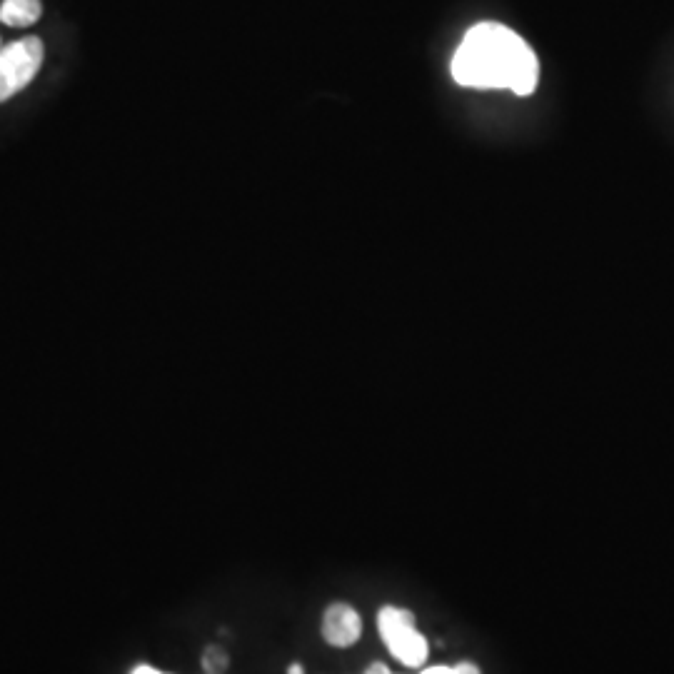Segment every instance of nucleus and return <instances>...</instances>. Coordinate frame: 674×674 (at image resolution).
<instances>
[{
  "mask_svg": "<svg viewBox=\"0 0 674 674\" xmlns=\"http://www.w3.org/2000/svg\"><path fill=\"white\" fill-rule=\"evenodd\" d=\"M537 73L540 68L530 45L500 23L475 25L452 58V75L467 88L530 95L537 85Z\"/></svg>",
  "mask_w": 674,
  "mask_h": 674,
  "instance_id": "1",
  "label": "nucleus"
},
{
  "mask_svg": "<svg viewBox=\"0 0 674 674\" xmlns=\"http://www.w3.org/2000/svg\"><path fill=\"white\" fill-rule=\"evenodd\" d=\"M377 627L380 637L392 652L395 660H400L407 667H422L427 660V640L425 635L417 632L415 615L402 607H382L377 612Z\"/></svg>",
  "mask_w": 674,
  "mask_h": 674,
  "instance_id": "2",
  "label": "nucleus"
},
{
  "mask_svg": "<svg viewBox=\"0 0 674 674\" xmlns=\"http://www.w3.org/2000/svg\"><path fill=\"white\" fill-rule=\"evenodd\" d=\"M43 40L28 35L0 50V103L28 88L43 65Z\"/></svg>",
  "mask_w": 674,
  "mask_h": 674,
  "instance_id": "3",
  "label": "nucleus"
},
{
  "mask_svg": "<svg viewBox=\"0 0 674 674\" xmlns=\"http://www.w3.org/2000/svg\"><path fill=\"white\" fill-rule=\"evenodd\" d=\"M323 640L333 647H352L362 635V620L350 605L335 602L323 615Z\"/></svg>",
  "mask_w": 674,
  "mask_h": 674,
  "instance_id": "4",
  "label": "nucleus"
},
{
  "mask_svg": "<svg viewBox=\"0 0 674 674\" xmlns=\"http://www.w3.org/2000/svg\"><path fill=\"white\" fill-rule=\"evenodd\" d=\"M43 15V3L40 0H3L0 5V23L10 28H28L38 23Z\"/></svg>",
  "mask_w": 674,
  "mask_h": 674,
  "instance_id": "5",
  "label": "nucleus"
},
{
  "mask_svg": "<svg viewBox=\"0 0 674 674\" xmlns=\"http://www.w3.org/2000/svg\"><path fill=\"white\" fill-rule=\"evenodd\" d=\"M203 670L208 674H223L228 670V655L220 647H208L203 655Z\"/></svg>",
  "mask_w": 674,
  "mask_h": 674,
  "instance_id": "6",
  "label": "nucleus"
},
{
  "mask_svg": "<svg viewBox=\"0 0 674 674\" xmlns=\"http://www.w3.org/2000/svg\"><path fill=\"white\" fill-rule=\"evenodd\" d=\"M452 672H455V674H482V670L475 665V662H460V665L452 667Z\"/></svg>",
  "mask_w": 674,
  "mask_h": 674,
  "instance_id": "7",
  "label": "nucleus"
},
{
  "mask_svg": "<svg viewBox=\"0 0 674 674\" xmlns=\"http://www.w3.org/2000/svg\"><path fill=\"white\" fill-rule=\"evenodd\" d=\"M365 674H390V670H387V665H382V662H375V665L367 667Z\"/></svg>",
  "mask_w": 674,
  "mask_h": 674,
  "instance_id": "8",
  "label": "nucleus"
},
{
  "mask_svg": "<svg viewBox=\"0 0 674 674\" xmlns=\"http://www.w3.org/2000/svg\"><path fill=\"white\" fill-rule=\"evenodd\" d=\"M422 674H455L452 672V667H427V670H422Z\"/></svg>",
  "mask_w": 674,
  "mask_h": 674,
  "instance_id": "9",
  "label": "nucleus"
},
{
  "mask_svg": "<svg viewBox=\"0 0 674 674\" xmlns=\"http://www.w3.org/2000/svg\"><path fill=\"white\" fill-rule=\"evenodd\" d=\"M130 674H163V672L153 670V667H148V665H138V667H135V670L130 672Z\"/></svg>",
  "mask_w": 674,
  "mask_h": 674,
  "instance_id": "10",
  "label": "nucleus"
},
{
  "mask_svg": "<svg viewBox=\"0 0 674 674\" xmlns=\"http://www.w3.org/2000/svg\"><path fill=\"white\" fill-rule=\"evenodd\" d=\"M288 674H305V670H303V665H290V670H288Z\"/></svg>",
  "mask_w": 674,
  "mask_h": 674,
  "instance_id": "11",
  "label": "nucleus"
}]
</instances>
